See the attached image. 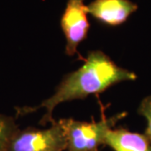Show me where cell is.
<instances>
[{"label":"cell","mask_w":151,"mask_h":151,"mask_svg":"<svg viewBox=\"0 0 151 151\" xmlns=\"http://www.w3.org/2000/svg\"><path fill=\"white\" fill-rule=\"evenodd\" d=\"M66 148L65 130L59 120H55L48 129H19L12 137L7 151H64Z\"/></svg>","instance_id":"3957f363"},{"label":"cell","mask_w":151,"mask_h":151,"mask_svg":"<svg viewBox=\"0 0 151 151\" xmlns=\"http://www.w3.org/2000/svg\"><path fill=\"white\" fill-rule=\"evenodd\" d=\"M84 0H67L60 18V28L65 39V54L74 56L79 45L87 38L90 23Z\"/></svg>","instance_id":"277c9868"},{"label":"cell","mask_w":151,"mask_h":151,"mask_svg":"<svg viewBox=\"0 0 151 151\" xmlns=\"http://www.w3.org/2000/svg\"><path fill=\"white\" fill-rule=\"evenodd\" d=\"M138 8L131 0H93L87 5V12L97 22L116 27L127 21Z\"/></svg>","instance_id":"5b68a950"},{"label":"cell","mask_w":151,"mask_h":151,"mask_svg":"<svg viewBox=\"0 0 151 151\" xmlns=\"http://www.w3.org/2000/svg\"><path fill=\"white\" fill-rule=\"evenodd\" d=\"M138 113L139 115L145 118L147 121L145 134L151 140V95L145 97L141 101L140 105L138 108Z\"/></svg>","instance_id":"ba28073f"},{"label":"cell","mask_w":151,"mask_h":151,"mask_svg":"<svg viewBox=\"0 0 151 151\" xmlns=\"http://www.w3.org/2000/svg\"><path fill=\"white\" fill-rule=\"evenodd\" d=\"M126 115L127 113H121L107 118L103 113L100 120H92L91 122L78 121L74 119H60V123L65 130L67 142L66 150L99 151L100 146L104 145L107 133Z\"/></svg>","instance_id":"7a4b0ae2"},{"label":"cell","mask_w":151,"mask_h":151,"mask_svg":"<svg viewBox=\"0 0 151 151\" xmlns=\"http://www.w3.org/2000/svg\"><path fill=\"white\" fill-rule=\"evenodd\" d=\"M136 79L134 72L119 66L102 50H92L77 70L64 76L52 96L36 107L16 108L17 115H25L45 108V113L40 121V124L45 126L54 122L53 111L60 103L98 95L115 84Z\"/></svg>","instance_id":"6da1fadb"},{"label":"cell","mask_w":151,"mask_h":151,"mask_svg":"<svg viewBox=\"0 0 151 151\" xmlns=\"http://www.w3.org/2000/svg\"><path fill=\"white\" fill-rule=\"evenodd\" d=\"M19 129L14 118L0 114V151H7L12 137Z\"/></svg>","instance_id":"52a82bcc"},{"label":"cell","mask_w":151,"mask_h":151,"mask_svg":"<svg viewBox=\"0 0 151 151\" xmlns=\"http://www.w3.org/2000/svg\"><path fill=\"white\" fill-rule=\"evenodd\" d=\"M104 145L113 151H151V140L147 135L130 132L124 128L109 130L105 136Z\"/></svg>","instance_id":"8992f818"}]
</instances>
